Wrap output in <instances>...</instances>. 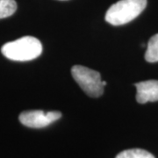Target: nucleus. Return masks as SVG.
Masks as SVG:
<instances>
[{
  "instance_id": "1",
  "label": "nucleus",
  "mask_w": 158,
  "mask_h": 158,
  "mask_svg": "<svg viewBox=\"0 0 158 158\" xmlns=\"http://www.w3.org/2000/svg\"><path fill=\"white\" fill-rule=\"evenodd\" d=\"M2 54L11 61L27 62L39 57L42 53V45L39 40L33 36L22 38L4 44Z\"/></svg>"
},
{
  "instance_id": "5",
  "label": "nucleus",
  "mask_w": 158,
  "mask_h": 158,
  "mask_svg": "<svg viewBox=\"0 0 158 158\" xmlns=\"http://www.w3.org/2000/svg\"><path fill=\"white\" fill-rule=\"evenodd\" d=\"M136 100L140 104L158 100V80H148L135 84Z\"/></svg>"
},
{
  "instance_id": "7",
  "label": "nucleus",
  "mask_w": 158,
  "mask_h": 158,
  "mask_svg": "<svg viewBox=\"0 0 158 158\" xmlns=\"http://www.w3.org/2000/svg\"><path fill=\"white\" fill-rule=\"evenodd\" d=\"M115 158H155V156L147 150L141 148H132L120 152Z\"/></svg>"
},
{
  "instance_id": "2",
  "label": "nucleus",
  "mask_w": 158,
  "mask_h": 158,
  "mask_svg": "<svg viewBox=\"0 0 158 158\" xmlns=\"http://www.w3.org/2000/svg\"><path fill=\"white\" fill-rule=\"evenodd\" d=\"M147 6V0H120L113 4L106 13V21L121 26L134 20Z\"/></svg>"
},
{
  "instance_id": "9",
  "label": "nucleus",
  "mask_w": 158,
  "mask_h": 158,
  "mask_svg": "<svg viewBox=\"0 0 158 158\" xmlns=\"http://www.w3.org/2000/svg\"><path fill=\"white\" fill-rule=\"evenodd\" d=\"M102 85H103V86L105 87V86L106 85V81H102Z\"/></svg>"
},
{
  "instance_id": "6",
  "label": "nucleus",
  "mask_w": 158,
  "mask_h": 158,
  "mask_svg": "<svg viewBox=\"0 0 158 158\" xmlns=\"http://www.w3.org/2000/svg\"><path fill=\"white\" fill-rule=\"evenodd\" d=\"M145 59L148 62H158V34L152 36L148 43Z\"/></svg>"
},
{
  "instance_id": "4",
  "label": "nucleus",
  "mask_w": 158,
  "mask_h": 158,
  "mask_svg": "<svg viewBox=\"0 0 158 158\" xmlns=\"http://www.w3.org/2000/svg\"><path fill=\"white\" fill-rule=\"evenodd\" d=\"M62 117V113L58 111L44 112L42 110L26 111L19 114L20 123L31 128H42L56 121Z\"/></svg>"
},
{
  "instance_id": "8",
  "label": "nucleus",
  "mask_w": 158,
  "mask_h": 158,
  "mask_svg": "<svg viewBox=\"0 0 158 158\" xmlns=\"http://www.w3.org/2000/svg\"><path fill=\"white\" fill-rule=\"evenodd\" d=\"M17 10L15 0H0V19L11 16Z\"/></svg>"
},
{
  "instance_id": "3",
  "label": "nucleus",
  "mask_w": 158,
  "mask_h": 158,
  "mask_svg": "<svg viewBox=\"0 0 158 158\" xmlns=\"http://www.w3.org/2000/svg\"><path fill=\"white\" fill-rule=\"evenodd\" d=\"M71 74L75 81L88 96L98 98L103 94L104 86L99 72L82 65H75L71 69Z\"/></svg>"
}]
</instances>
